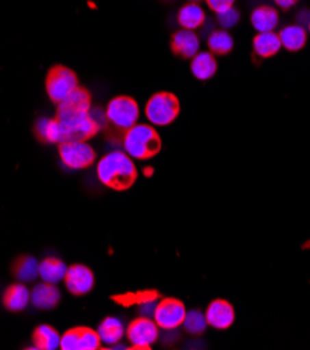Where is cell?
<instances>
[{
  "instance_id": "836d02e7",
  "label": "cell",
  "mask_w": 310,
  "mask_h": 350,
  "mask_svg": "<svg viewBox=\"0 0 310 350\" xmlns=\"http://www.w3.org/2000/svg\"><path fill=\"white\" fill-rule=\"evenodd\" d=\"M153 173H154V169L151 167V166H147L146 169H144V174H146V176H153Z\"/></svg>"
},
{
  "instance_id": "ba28073f",
  "label": "cell",
  "mask_w": 310,
  "mask_h": 350,
  "mask_svg": "<svg viewBox=\"0 0 310 350\" xmlns=\"http://www.w3.org/2000/svg\"><path fill=\"white\" fill-rule=\"evenodd\" d=\"M59 155L62 162L70 169H87L95 159L96 154L87 142H66L59 144Z\"/></svg>"
},
{
  "instance_id": "30bf717a",
  "label": "cell",
  "mask_w": 310,
  "mask_h": 350,
  "mask_svg": "<svg viewBox=\"0 0 310 350\" xmlns=\"http://www.w3.org/2000/svg\"><path fill=\"white\" fill-rule=\"evenodd\" d=\"M101 346L98 331L88 327H75L60 336L62 350H96Z\"/></svg>"
},
{
  "instance_id": "3957f363",
  "label": "cell",
  "mask_w": 310,
  "mask_h": 350,
  "mask_svg": "<svg viewBox=\"0 0 310 350\" xmlns=\"http://www.w3.org/2000/svg\"><path fill=\"white\" fill-rule=\"evenodd\" d=\"M181 113V103L175 94L161 91L154 94L146 105V116L155 126L174 123Z\"/></svg>"
},
{
  "instance_id": "8fae6325",
  "label": "cell",
  "mask_w": 310,
  "mask_h": 350,
  "mask_svg": "<svg viewBox=\"0 0 310 350\" xmlns=\"http://www.w3.org/2000/svg\"><path fill=\"white\" fill-rule=\"evenodd\" d=\"M91 109V94L81 87H77L70 95H67L57 103V120L70 119L88 113Z\"/></svg>"
},
{
  "instance_id": "d590c367",
  "label": "cell",
  "mask_w": 310,
  "mask_h": 350,
  "mask_svg": "<svg viewBox=\"0 0 310 350\" xmlns=\"http://www.w3.org/2000/svg\"><path fill=\"white\" fill-rule=\"evenodd\" d=\"M309 32H310V21H309Z\"/></svg>"
},
{
  "instance_id": "d6a6232c",
  "label": "cell",
  "mask_w": 310,
  "mask_h": 350,
  "mask_svg": "<svg viewBox=\"0 0 310 350\" xmlns=\"http://www.w3.org/2000/svg\"><path fill=\"white\" fill-rule=\"evenodd\" d=\"M155 301H148V303H143L140 304V311L144 312V316H154V311H155Z\"/></svg>"
},
{
  "instance_id": "e0dca14e",
  "label": "cell",
  "mask_w": 310,
  "mask_h": 350,
  "mask_svg": "<svg viewBox=\"0 0 310 350\" xmlns=\"http://www.w3.org/2000/svg\"><path fill=\"white\" fill-rule=\"evenodd\" d=\"M280 35L274 31L259 32L253 38V51L261 59H270L281 51Z\"/></svg>"
},
{
  "instance_id": "83f0119b",
  "label": "cell",
  "mask_w": 310,
  "mask_h": 350,
  "mask_svg": "<svg viewBox=\"0 0 310 350\" xmlns=\"http://www.w3.org/2000/svg\"><path fill=\"white\" fill-rule=\"evenodd\" d=\"M161 297L158 291L150 289V291H140V292H129L123 295H115L112 296V300L122 306V307H131L133 304H143L148 301H157Z\"/></svg>"
},
{
  "instance_id": "7c38bea8",
  "label": "cell",
  "mask_w": 310,
  "mask_h": 350,
  "mask_svg": "<svg viewBox=\"0 0 310 350\" xmlns=\"http://www.w3.org/2000/svg\"><path fill=\"white\" fill-rule=\"evenodd\" d=\"M63 281L67 291L73 296H84L92 291L95 278L88 267L83 264H73L67 267Z\"/></svg>"
},
{
  "instance_id": "8992f818",
  "label": "cell",
  "mask_w": 310,
  "mask_h": 350,
  "mask_svg": "<svg viewBox=\"0 0 310 350\" xmlns=\"http://www.w3.org/2000/svg\"><path fill=\"white\" fill-rule=\"evenodd\" d=\"M186 312L188 311L182 300L175 297H166L155 306L154 321L159 328L165 331H174L183 325Z\"/></svg>"
},
{
  "instance_id": "f546056e",
  "label": "cell",
  "mask_w": 310,
  "mask_h": 350,
  "mask_svg": "<svg viewBox=\"0 0 310 350\" xmlns=\"http://www.w3.org/2000/svg\"><path fill=\"white\" fill-rule=\"evenodd\" d=\"M239 18H240V13L235 8L217 14V21H218V24L221 25L222 29H228V28L235 27L237 24Z\"/></svg>"
},
{
  "instance_id": "5b68a950",
  "label": "cell",
  "mask_w": 310,
  "mask_h": 350,
  "mask_svg": "<svg viewBox=\"0 0 310 350\" xmlns=\"http://www.w3.org/2000/svg\"><path fill=\"white\" fill-rule=\"evenodd\" d=\"M79 87V80L72 68L55 66L47 77V92L52 102L60 103L67 95H70Z\"/></svg>"
},
{
  "instance_id": "9c48e42d",
  "label": "cell",
  "mask_w": 310,
  "mask_h": 350,
  "mask_svg": "<svg viewBox=\"0 0 310 350\" xmlns=\"http://www.w3.org/2000/svg\"><path fill=\"white\" fill-rule=\"evenodd\" d=\"M126 336L133 349H151V345L159 336V327L148 317H139L133 320L126 331Z\"/></svg>"
},
{
  "instance_id": "1f68e13d",
  "label": "cell",
  "mask_w": 310,
  "mask_h": 350,
  "mask_svg": "<svg viewBox=\"0 0 310 350\" xmlns=\"http://www.w3.org/2000/svg\"><path fill=\"white\" fill-rule=\"evenodd\" d=\"M298 2H299V0H274V3L283 10L292 9Z\"/></svg>"
},
{
  "instance_id": "cb8c5ba5",
  "label": "cell",
  "mask_w": 310,
  "mask_h": 350,
  "mask_svg": "<svg viewBox=\"0 0 310 350\" xmlns=\"http://www.w3.org/2000/svg\"><path fill=\"white\" fill-rule=\"evenodd\" d=\"M98 334H99L101 342L107 345H116L125 336V328L118 319L107 317L103 319L102 323L99 324Z\"/></svg>"
},
{
  "instance_id": "52a82bcc",
  "label": "cell",
  "mask_w": 310,
  "mask_h": 350,
  "mask_svg": "<svg viewBox=\"0 0 310 350\" xmlns=\"http://www.w3.org/2000/svg\"><path fill=\"white\" fill-rule=\"evenodd\" d=\"M59 123L62 129V143L88 142L90 138H92L101 130L90 112L81 116L59 120Z\"/></svg>"
},
{
  "instance_id": "44dd1931",
  "label": "cell",
  "mask_w": 310,
  "mask_h": 350,
  "mask_svg": "<svg viewBox=\"0 0 310 350\" xmlns=\"http://www.w3.org/2000/svg\"><path fill=\"white\" fill-rule=\"evenodd\" d=\"M178 23L183 29L194 31L204 25L205 13L198 3H186L178 12Z\"/></svg>"
},
{
  "instance_id": "4fadbf2b",
  "label": "cell",
  "mask_w": 310,
  "mask_h": 350,
  "mask_svg": "<svg viewBox=\"0 0 310 350\" xmlns=\"http://www.w3.org/2000/svg\"><path fill=\"white\" fill-rule=\"evenodd\" d=\"M204 314L207 324L216 329H228L235 323V308L224 299L213 300Z\"/></svg>"
},
{
  "instance_id": "484cf974",
  "label": "cell",
  "mask_w": 310,
  "mask_h": 350,
  "mask_svg": "<svg viewBox=\"0 0 310 350\" xmlns=\"http://www.w3.org/2000/svg\"><path fill=\"white\" fill-rule=\"evenodd\" d=\"M40 262L31 256H21L13 264V273L21 282H31L40 276Z\"/></svg>"
},
{
  "instance_id": "d6986e66",
  "label": "cell",
  "mask_w": 310,
  "mask_h": 350,
  "mask_svg": "<svg viewBox=\"0 0 310 350\" xmlns=\"http://www.w3.org/2000/svg\"><path fill=\"white\" fill-rule=\"evenodd\" d=\"M31 300V292L23 284H13L10 285L2 297L3 306L6 310L12 312H18L24 310Z\"/></svg>"
},
{
  "instance_id": "f1b7e54d",
  "label": "cell",
  "mask_w": 310,
  "mask_h": 350,
  "mask_svg": "<svg viewBox=\"0 0 310 350\" xmlns=\"http://www.w3.org/2000/svg\"><path fill=\"white\" fill-rule=\"evenodd\" d=\"M207 320H205V314L197 311V310H192L189 312H186V317L183 321V327L185 329L192 334V335H200L205 331L207 328Z\"/></svg>"
},
{
  "instance_id": "7a4b0ae2",
  "label": "cell",
  "mask_w": 310,
  "mask_h": 350,
  "mask_svg": "<svg viewBox=\"0 0 310 350\" xmlns=\"http://www.w3.org/2000/svg\"><path fill=\"white\" fill-rule=\"evenodd\" d=\"M122 143L125 152L130 158L139 161L154 158L162 148L158 131L150 124H134L125 131Z\"/></svg>"
},
{
  "instance_id": "4316f807",
  "label": "cell",
  "mask_w": 310,
  "mask_h": 350,
  "mask_svg": "<svg viewBox=\"0 0 310 350\" xmlns=\"http://www.w3.org/2000/svg\"><path fill=\"white\" fill-rule=\"evenodd\" d=\"M233 45L235 42H233L232 35L222 28L213 31L209 35V40H207V46H209L210 52L218 56H225L231 53L233 49Z\"/></svg>"
},
{
  "instance_id": "4dcf8cb0",
  "label": "cell",
  "mask_w": 310,
  "mask_h": 350,
  "mask_svg": "<svg viewBox=\"0 0 310 350\" xmlns=\"http://www.w3.org/2000/svg\"><path fill=\"white\" fill-rule=\"evenodd\" d=\"M204 2L207 3V6H209V9L211 12H214L216 14L232 9L235 5V0H204Z\"/></svg>"
},
{
  "instance_id": "277c9868",
  "label": "cell",
  "mask_w": 310,
  "mask_h": 350,
  "mask_svg": "<svg viewBox=\"0 0 310 350\" xmlns=\"http://www.w3.org/2000/svg\"><path fill=\"white\" fill-rule=\"evenodd\" d=\"M105 113L111 124H114L119 130L126 131L137 124V120H139L140 116V109L135 99L120 95L109 100Z\"/></svg>"
},
{
  "instance_id": "d4e9b609",
  "label": "cell",
  "mask_w": 310,
  "mask_h": 350,
  "mask_svg": "<svg viewBox=\"0 0 310 350\" xmlns=\"http://www.w3.org/2000/svg\"><path fill=\"white\" fill-rule=\"evenodd\" d=\"M36 134L47 144L62 143V129L57 119H40L36 124Z\"/></svg>"
},
{
  "instance_id": "7402d4cb",
  "label": "cell",
  "mask_w": 310,
  "mask_h": 350,
  "mask_svg": "<svg viewBox=\"0 0 310 350\" xmlns=\"http://www.w3.org/2000/svg\"><path fill=\"white\" fill-rule=\"evenodd\" d=\"M32 340L36 349L40 350H55L60 347V335L59 332L48 324L38 325L32 332Z\"/></svg>"
},
{
  "instance_id": "ffe728a7",
  "label": "cell",
  "mask_w": 310,
  "mask_h": 350,
  "mask_svg": "<svg viewBox=\"0 0 310 350\" xmlns=\"http://www.w3.org/2000/svg\"><path fill=\"white\" fill-rule=\"evenodd\" d=\"M280 41L283 48H285L288 52H298L302 51L307 41L306 29L299 24L287 25L280 31Z\"/></svg>"
},
{
  "instance_id": "603a6c76",
  "label": "cell",
  "mask_w": 310,
  "mask_h": 350,
  "mask_svg": "<svg viewBox=\"0 0 310 350\" xmlns=\"http://www.w3.org/2000/svg\"><path fill=\"white\" fill-rule=\"evenodd\" d=\"M66 271H67V267L62 260L56 257H48L42 262H40L38 273L44 282L56 285L57 282L63 281Z\"/></svg>"
},
{
  "instance_id": "e575fe53",
  "label": "cell",
  "mask_w": 310,
  "mask_h": 350,
  "mask_svg": "<svg viewBox=\"0 0 310 350\" xmlns=\"http://www.w3.org/2000/svg\"><path fill=\"white\" fill-rule=\"evenodd\" d=\"M189 2H192V3H198V2H201V0H189Z\"/></svg>"
},
{
  "instance_id": "6da1fadb",
  "label": "cell",
  "mask_w": 310,
  "mask_h": 350,
  "mask_svg": "<svg viewBox=\"0 0 310 350\" xmlns=\"http://www.w3.org/2000/svg\"><path fill=\"white\" fill-rule=\"evenodd\" d=\"M96 176L103 186L115 191H126L137 180V169L126 152L112 151L99 159Z\"/></svg>"
},
{
  "instance_id": "2e32d148",
  "label": "cell",
  "mask_w": 310,
  "mask_h": 350,
  "mask_svg": "<svg viewBox=\"0 0 310 350\" xmlns=\"http://www.w3.org/2000/svg\"><path fill=\"white\" fill-rule=\"evenodd\" d=\"M250 23L257 32L274 31L280 23L279 10H275L268 5L257 6L250 14Z\"/></svg>"
},
{
  "instance_id": "ac0fdd59",
  "label": "cell",
  "mask_w": 310,
  "mask_h": 350,
  "mask_svg": "<svg viewBox=\"0 0 310 350\" xmlns=\"http://www.w3.org/2000/svg\"><path fill=\"white\" fill-rule=\"evenodd\" d=\"M190 68H192L193 76L197 80L205 81V80H210L216 76L218 64L211 52H198L192 59Z\"/></svg>"
},
{
  "instance_id": "9a60e30c",
  "label": "cell",
  "mask_w": 310,
  "mask_h": 350,
  "mask_svg": "<svg viewBox=\"0 0 310 350\" xmlns=\"http://www.w3.org/2000/svg\"><path fill=\"white\" fill-rule=\"evenodd\" d=\"M31 301L40 310H52L60 301V291L55 284H38L31 292Z\"/></svg>"
},
{
  "instance_id": "5bb4252c",
  "label": "cell",
  "mask_w": 310,
  "mask_h": 350,
  "mask_svg": "<svg viewBox=\"0 0 310 350\" xmlns=\"http://www.w3.org/2000/svg\"><path fill=\"white\" fill-rule=\"evenodd\" d=\"M170 49L182 59H193L200 49V40L197 33L190 29H181L172 35Z\"/></svg>"
}]
</instances>
